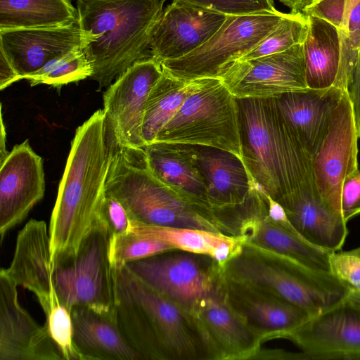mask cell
Listing matches in <instances>:
<instances>
[{"instance_id": "obj_1", "label": "cell", "mask_w": 360, "mask_h": 360, "mask_svg": "<svg viewBox=\"0 0 360 360\" xmlns=\"http://www.w3.org/2000/svg\"><path fill=\"white\" fill-rule=\"evenodd\" d=\"M114 144L103 110L76 129L49 223L53 262L75 255L100 220Z\"/></svg>"}, {"instance_id": "obj_2", "label": "cell", "mask_w": 360, "mask_h": 360, "mask_svg": "<svg viewBox=\"0 0 360 360\" xmlns=\"http://www.w3.org/2000/svg\"><path fill=\"white\" fill-rule=\"evenodd\" d=\"M114 315L144 360H208L188 307L160 293L127 266L113 268Z\"/></svg>"}, {"instance_id": "obj_3", "label": "cell", "mask_w": 360, "mask_h": 360, "mask_svg": "<svg viewBox=\"0 0 360 360\" xmlns=\"http://www.w3.org/2000/svg\"><path fill=\"white\" fill-rule=\"evenodd\" d=\"M237 102L243 161L252 181L279 204L317 189L313 156L281 115L275 98Z\"/></svg>"}, {"instance_id": "obj_4", "label": "cell", "mask_w": 360, "mask_h": 360, "mask_svg": "<svg viewBox=\"0 0 360 360\" xmlns=\"http://www.w3.org/2000/svg\"><path fill=\"white\" fill-rule=\"evenodd\" d=\"M167 0H77L81 49L98 89L152 58L150 43Z\"/></svg>"}, {"instance_id": "obj_5", "label": "cell", "mask_w": 360, "mask_h": 360, "mask_svg": "<svg viewBox=\"0 0 360 360\" xmlns=\"http://www.w3.org/2000/svg\"><path fill=\"white\" fill-rule=\"evenodd\" d=\"M105 192L121 202L131 221L226 233L210 210L152 172L143 148L121 147L115 143Z\"/></svg>"}, {"instance_id": "obj_6", "label": "cell", "mask_w": 360, "mask_h": 360, "mask_svg": "<svg viewBox=\"0 0 360 360\" xmlns=\"http://www.w3.org/2000/svg\"><path fill=\"white\" fill-rule=\"evenodd\" d=\"M223 277L250 284L319 315L345 300L349 289L330 272L309 268L295 260L245 242L221 266Z\"/></svg>"}, {"instance_id": "obj_7", "label": "cell", "mask_w": 360, "mask_h": 360, "mask_svg": "<svg viewBox=\"0 0 360 360\" xmlns=\"http://www.w3.org/2000/svg\"><path fill=\"white\" fill-rule=\"evenodd\" d=\"M154 142L216 148L243 160L237 98L219 77H205Z\"/></svg>"}, {"instance_id": "obj_8", "label": "cell", "mask_w": 360, "mask_h": 360, "mask_svg": "<svg viewBox=\"0 0 360 360\" xmlns=\"http://www.w3.org/2000/svg\"><path fill=\"white\" fill-rule=\"evenodd\" d=\"M111 233L97 221L77 253L53 261V280L59 302L70 311L83 306L115 316L113 267L110 259Z\"/></svg>"}, {"instance_id": "obj_9", "label": "cell", "mask_w": 360, "mask_h": 360, "mask_svg": "<svg viewBox=\"0 0 360 360\" xmlns=\"http://www.w3.org/2000/svg\"><path fill=\"white\" fill-rule=\"evenodd\" d=\"M287 13L278 10L228 15L220 28L203 44L179 58L160 63L168 74L184 80L218 77L220 72L267 37Z\"/></svg>"}, {"instance_id": "obj_10", "label": "cell", "mask_w": 360, "mask_h": 360, "mask_svg": "<svg viewBox=\"0 0 360 360\" xmlns=\"http://www.w3.org/2000/svg\"><path fill=\"white\" fill-rule=\"evenodd\" d=\"M126 265L150 286L188 308L222 283L221 266L212 257L177 249Z\"/></svg>"}, {"instance_id": "obj_11", "label": "cell", "mask_w": 360, "mask_h": 360, "mask_svg": "<svg viewBox=\"0 0 360 360\" xmlns=\"http://www.w3.org/2000/svg\"><path fill=\"white\" fill-rule=\"evenodd\" d=\"M163 74L154 58L135 63L104 92L105 128L119 146L143 148L142 125L146 101L153 86Z\"/></svg>"}, {"instance_id": "obj_12", "label": "cell", "mask_w": 360, "mask_h": 360, "mask_svg": "<svg viewBox=\"0 0 360 360\" xmlns=\"http://www.w3.org/2000/svg\"><path fill=\"white\" fill-rule=\"evenodd\" d=\"M218 77L237 98H276L309 89L302 44L268 56L233 61Z\"/></svg>"}, {"instance_id": "obj_13", "label": "cell", "mask_w": 360, "mask_h": 360, "mask_svg": "<svg viewBox=\"0 0 360 360\" xmlns=\"http://www.w3.org/2000/svg\"><path fill=\"white\" fill-rule=\"evenodd\" d=\"M192 146L208 206L226 233L237 236L254 182L238 156L216 148Z\"/></svg>"}, {"instance_id": "obj_14", "label": "cell", "mask_w": 360, "mask_h": 360, "mask_svg": "<svg viewBox=\"0 0 360 360\" xmlns=\"http://www.w3.org/2000/svg\"><path fill=\"white\" fill-rule=\"evenodd\" d=\"M358 139L352 102L348 92L344 91L333 112L328 132L313 158L319 195L340 217L342 184L347 176L359 169Z\"/></svg>"}, {"instance_id": "obj_15", "label": "cell", "mask_w": 360, "mask_h": 360, "mask_svg": "<svg viewBox=\"0 0 360 360\" xmlns=\"http://www.w3.org/2000/svg\"><path fill=\"white\" fill-rule=\"evenodd\" d=\"M189 309L208 360L254 359L262 338L230 306L222 283L219 288L196 300Z\"/></svg>"}, {"instance_id": "obj_16", "label": "cell", "mask_w": 360, "mask_h": 360, "mask_svg": "<svg viewBox=\"0 0 360 360\" xmlns=\"http://www.w3.org/2000/svg\"><path fill=\"white\" fill-rule=\"evenodd\" d=\"M0 236L21 223L45 193L44 161L29 140L15 145L0 162Z\"/></svg>"}, {"instance_id": "obj_17", "label": "cell", "mask_w": 360, "mask_h": 360, "mask_svg": "<svg viewBox=\"0 0 360 360\" xmlns=\"http://www.w3.org/2000/svg\"><path fill=\"white\" fill-rule=\"evenodd\" d=\"M287 339L307 359H360V309L345 300L311 317Z\"/></svg>"}, {"instance_id": "obj_18", "label": "cell", "mask_w": 360, "mask_h": 360, "mask_svg": "<svg viewBox=\"0 0 360 360\" xmlns=\"http://www.w3.org/2000/svg\"><path fill=\"white\" fill-rule=\"evenodd\" d=\"M222 290L232 309L262 342L285 338L311 318L303 309L274 294L223 276Z\"/></svg>"}, {"instance_id": "obj_19", "label": "cell", "mask_w": 360, "mask_h": 360, "mask_svg": "<svg viewBox=\"0 0 360 360\" xmlns=\"http://www.w3.org/2000/svg\"><path fill=\"white\" fill-rule=\"evenodd\" d=\"M17 287L0 272V360H63L46 326L20 304Z\"/></svg>"}, {"instance_id": "obj_20", "label": "cell", "mask_w": 360, "mask_h": 360, "mask_svg": "<svg viewBox=\"0 0 360 360\" xmlns=\"http://www.w3.org/2000/svg\"><path fill=\"white\" fill-rule=\"evenodd\" d=\"M53 263L51 258L49 229L43 220L30 219L19 231L13 259L0 272L34 293L45 315L59 301L53 280Z\"/></svg>"}, {"instance_id": "obj_21", "label": "cell", "mask_w": 360, "mask_h": 360, "mask_svg": "<svg viewBox=\"0 0 360 360\" xmlns=\"http://www.w3.org/2000/svg\"><path fill=\"white\" fill-rule=\"evenodd\" d=\"M226 18L191 5L171 3L153 30L150 43L152 58L160 63L186 56L206 42Z\"/></svg>"}, {"instance_id": "obj_22", "label": "cell", "mask_w": 360, "mask_h": 360, "mask_svg": "<svg viewBox=\"0 0 360 360\" xmlns=\"http://www.w3.org/2000/svg\"><path fill=\"white\" fill-rule=\"evenodd\" d=\"M79 22L59 27L0 30L2 52L20 79L36 72L53 58L81 48Z\"/></svg>"}, {"instance_id": "obj_23", "label": "cell", "mask_w": 360, "mask_h": 360, "mask_svg": "<svg viewBox=\"0 0 360 360\" xmlns=\"http://www.w3.org/2000/svg\"><path fill=\"white\" fill-rule=\"evenodd\" d=\"M255 205L239 226V236L245 242L309 268L330 272V252L311 245L295 231L269 217L266 193L262 190L259 192Z\"/></svg>"}, {"instance_id": "obj_24", "label": "cell", "mask_w": 360, "mask_h": 360, "mask_svg": "<svg viewBox=\"0 0 360 360\" xmlns=\"http://www.w3.org/2000/svg\"><path fill=\"white\" fill-rule=\"evenodd\" d=\"M342 93L332 86L288 93L275 98L281 115L313 158L328 132Z\"/></svg>"}, {"instance_id": "obj_25", "label": "cell", "mask_w": 360, "mask_h": 360, "mask_svg": "<svg viewBox=\"0 0 360 360\" xmlns=\"http://www.w3.org/2000/svg\"><path fill=\"white\" fill-rule=\"evenodd\" d=\"M280 205L305 241L328 252L341 250L348 234L347 223L323 202L316 188L302 191Z\"/></svg>"}, {"instance_id": "obj_26", "label": "cell", "mask_w": 360, "mask_h": 360, "mask_svg": "<svg viewBox=\"0 0 360 360\" xmlns=\"http://www.w3.org/2000/svg\"><path fill=\"white\" fill-rule=\"evenodd\" d=\"M73 345L79 360H144L127 341L115 316L83 306L70 311Z\"/></svg>"}, {"instance_id": "obj_27", "label": "cell", "mask_w": 360, "mask_h": 360, "mask_svg": "<svg viewBox=\"0 0 360 360\" xmlns=\"http://www.w3.org/2000/svg\"><path fill=\"white\" fill-rule=\"evenodd\" d=\"M143 148L149 168L159 179L210 210L192 145L153 142Z\"/></svg>"}, {"instance_id": "obj_28", "label": "cell", "mask_w": 360, "mask_h": 360, "mask_svg": "<svg viewBox=\"0 0 360 360\" xmlns=\"http://www.w3.org/2000/svg\"><path fill=\"white\" fill-rule=\"evenodd\" d=\"M131 221L130 231L174 248L212 257L221 266L242 248L245 238L200 229L149 225Z\"/></svg>"}, {"instance_id": "obj_29", "label": "cell", "mask_w": 360, "mask_h": 360, "mask_svg": "<svg viewBox=\"0 0 360 360\" xmlns=\"http://www.w3.org/2000/svg\"><path fill=\"white\" fill-rule=\"evenodd\" d=\"M306 16L308 30L302 46L307 86L313 89L331 87L340 64V32L323 19Z\"/></svg>"}, {"instance_id": "obj_30", "label": "cell", "mask_w": 360, "mask_h": 360, "mask_svg": "<svg viewBox=\"0 0 360 360\" xmlns=\"http://www.w3.org/2000/svg\"><path fill=\"white\" fill-rule=\"evenodd\" d=\"M205 78L181 79L163 70L146 101L142 125V136L146 145L155 141L159 132L186 99L201 86Z\"/></svg>"}, {"instance_id": "obj_31", "label": "cell", "mask_w": 360, "mask_h": 360, "mask_svg": "<svg viewBox=\"0 0 360 360\" xmlns=\"http://www.w3.org/2000/svg\"><path fill=\"white\" fill-rule=\"evenodd\" d=\"M77 21L70 0H0V30L59 27Z\"/></svg>"}, {"instance_id": "obj_32", "label": "cell", "mask_w": 360, "mask_h": 360, "mask_svg": "<svg viewBox=\"0 0 360 360\" xmlns=\"http://www.w3.org/2000/svg\"><path fill=\"white\" fill-rule=\"evenodd\" d=\"M92 68L81 48L58 56L27 79L31 86L45 84L60 89L62 86L90 78Z\"/></svg>"}, {"instance_id": "obj_33", "label": "cell", "mask_w": 360, "mask_h": 360, "mask_svg": "<svg viewBox=\"0 0 360 360\" xmlns=\"http://www.w3.org/2000/svg\"><path fill=\"white\" fill-rule=\"evenodd\" d=\"M307 30L308 20L305 15L302 13H287L279 25L264 40L236 60L242 61L268 56L303 44Z\"/></svg>"}, {"instance_id": "obj_34", "label": "cell", "mask_w": 360, "mask_h": 360, "mask_svg": "<svg viewBox=\"0 0 360 360\" xmlns=\"http://www.w3.org/2000/svg\"><path fill=\"white\" fill-rule=\"evenodd\" d=\"M172 250L175 248L165 242L129 231L111 236L109 254L112 267L119 269L130 262Z\"/></svg>"}, {"instance_id": "obj_35", "label": "cell", "mask_w": 360, "mask_h": 360, "mask_svg": "<svg viewBox=\"0 0 360 360\" xmlns=\"http://www.w3.org/2000/svg\"><path fill=\"white\" fill-rule=\"evenodd\" d=\"M340 36V64L333 86L342 92H348L360 53V1L352 10L347 26Z\"/></svg>"}, {"instance_id": "obj_36", "label": "cell", "mask_w": 360, "mask_h": 360, "mask_svg": "<svg viewBox=\"0 0 360 360\" xmlns=\"http://www.w3.org/2000/svg\"><path fill=\"white\" fill-rule=\"evenodd\" d=\"M45 316L44 325L60 352L63 360H79L73 345V326L70 311L59 303Z\"/></svg>"}, {"instance_id": "obj_37", "label": "cell", "mask_w": 360, "mask_h": 360, "mask_svg": "<svg viewBox=\"0 0 360 360\" xmlns=\"http://www.w3.org/2000/svg\"><path fill=\"white\" fill-rule=\"evenodd\" d=\"M172 2L191 5L227 16L277 10L274 0H173Z\"/></svg>"}, {"instance_id": "obj_38", "label": "cell", "mask_w": 360, "mask_h": 360, "mask_svg": "<svg viewBox=\"0 0 360 360\" xmlns=\"http://www.w3.org/2000/svg\"><path fill=\"white\" fill-rule=\"evenodd\" d=\"M330 273L349 290L360 291V246L330 252Z\"/></svg>"}, {"instance_id": "obj_39", "label": "cell", "mask_w": 360, "mask_h": 360, "mask_svg": "<svg viewBox=\"0 0 360 360\" xmlns=\"http://www.w3.org/2000/svg\"><path fill=\"white\" fill-rule=\"evenodd\" d=\"M100 220L106 226L111 236L130 231L131 221L125 208L115 198L107 193L101 210Z\"/></svg>"}, {"instance_id": "obj_40", "label": "cell", "mask_w": 360, "mask_h": 360, "mask_svg": "<svg viewBox=\"0 0 360 360\" xmlns=\"http://www.w3.org/2000/svg\"><path fill=\"white\" fill-rule=\"evenodd\" d=\"M346 3L347 0H314L303 14L323 19L340 32L345 29Z\"/></svg>"}, {"instance_id": "obj_41", "label": "cell", "mask_w": 360, "mask_h": 360, "mask_svg": "<svg viewBox=\"0 0 360 360\" xmlns=\"http://www.w3.org/2000/svg\"><path fill=\"white\" fill-rule=\"evenodd\" d=\"M340 203L341 215L346 223L360 214L359 168L345 179L342 186Z\"/></svg>"}, {"instance_id": "obj_42", "label": "cell", "mask_w": 360, "mask_h": 360, "mask_svg": "<svg viewBox=\"0 0 360 360\" xmlns=\"http://www.w3.org/2000/svg\"><path fill=\"white\" fill-rule=\"evenodd\" d=\"M348 94L352 102L356 128L360 138V53L354 70Z\"/></svg>"}, {"instance_id": "obj_43", "label": "cell", "mask_w": 360, "mask_h": 360, "mask_svg": "<svg viewBox=\"0 0 360 360\" xmlns=\"http://www.w3.org/2000/svg\"><path fill=\"white\" fill-rule=\"evenodd\" d=\"M19 80L18 75L9 60L0 51V89L3 90Z\"/></svg>"}, {"instance_id": "obj_44", "label": "cell", "mask_w": 360, "mask_h": 360, "mask_svg": "<svg viewBox=\"0 0 360 360\" xmlns=\"http://www.w3.org/2000/svg\"><path fill=\"white\" fill-rule=\"evenodd\" d=\"M283 5L290 8V13H303L304 11L314 1V0H278Z\"/></svg>"}, {"instance_id": "obj_45", "label": "cell", "mask_w": 360, "mask_h": 360, "mask_svg": "<svg viewBox=\"0 0 360 360\" xmlns=\"http://www.w3.org/2000/svg\"><path fill=\"white\" fill-rule=\"evenodd\" d=\"M1 114V136H0V162H2L9 153L6 150V127L4 124V120Z\"/></svg>"}, {"instance_id": "obj_46", "label": "cell", "mask_w": 360, "mask_h": 360, "mask_svg": "<svg viewBox=\"0 0 360 360\" xmlns=\"http://www.w3.org/2000/svg\"><path fill=\"white\" fill-rule=\"evenodd\" d=\"M345 300L356 308L360 309V291L350 290Z\"/></svg>"}, {"instance_id": "obj_47", "label": "cell", "mask_w": 360, "mask_h": 360, "mask_svg": "<svg viewBox=\"0 0 360 360\" xmlns=\"http://www.w3.org/2000/svg\"><path fill=\"white\" fill-rule=\"evenodd\" d=\"M359 1H360V0H347L346 9H345V29L347 26L349 16V14H350L352 10ZM345 29H344V30H345Z\"/></svg>"}]
</instances>
